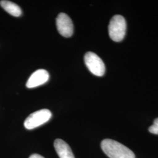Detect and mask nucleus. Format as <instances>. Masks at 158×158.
Segmentation results:
<instances>
[{"label": "nucleus", "instance_id": "obj_10", "mask_svg": "<svg viewBox=\"0 0 158 158\" xmlns=\"http://www.w3.org/2000/svg\"><path fill=\"white\" fill-rule=\"evenodd\" d=\"M29 158H44L42 156H41V155H38V154H32V155H31L30 156H29Z\"/></svg>", "mask_w": 158, "mask_h": 158}, {"label": "nucleus", "instance_id": "obj_2", "mask_svg": "<svg viewBox=\"0 0 158 158\" xmlns=\"http://www.w3.org/2000/svg\"><path fill=\"white\" fill-rule=\"evenodd\" d=\"M127 29V23L124 18L119 15H114L108 25V34L113 41L118 42L124 38Z\"/></svg>", "mask_w": 158, "mask_h": 158}, {"label": "nucleus", "instance_id": "obj_4", "mask_svg": "<svg viewBox=\"0 0 158 158\" xmlns=\"http://www.w3.org/2000/svg\"><path fill=\"white\" fill-rule=\"evenodd\" d=\"M84 60L87 68L91 73L98 77L104 74L106 72L105 64L102 59L96 53L91 52H87L85 54Z\"/></svg>", "mask_w": 158, "mask_h": 158}, {"label": "nucleus", "instance_id": "obj_8", "mask_svg": "<svg viewBox=\"0 0 158 158\" xmlns=\"http://www.w3.org/2000/svg\"><path fill=\"white\" fill-rule=\"evenodd\" d=\"M0 6L6 11L14 17H19L22 14L21 8L11 1L6 0L1 1Z\"/></svg>", "mask_w": 158, "mask_h": 158}, {"label": "nucleus", "instance_id": "obj_7", "mask_svg": "<svg viewBox=\"0 0 158 158\" xmlns=\"http://www.w3.org/2000/svg\"><path fill=\"white\" fill-rule=\"evenodd\" d=\"M54 147L59 158H74L70 147L62 139H56L54 142Z\"/></svg>", "mask_w": 158, "mask_h": 158}, {"label": "nucleus", "instance_id": "obj_9", "mask_svg": "<svg viewBox=\"0 0 158 158\" xmlns=\"http://www.w3.org/2000/svg\"><path fill=\"white\" fill-rule=\"evenodd\" d=\"M149 131L155 135H158V118L155 119L153 124L149 128Z\"/></svg>", "mask_w": 158, "mask_h": 158}, {"label": "nucleus", "instance_id": "obj_6", "mask_svg": "<svg viewBox=\"0 0 158 158\" xmlns=\"http://www.w3.org/2000/svg\"><path fill=\"white\" fill-rule=\"evenodd\" d=\"M49 79V73L45 69H39L35 71L29 77L27 87L29 89L35 88L46 83Z\"/></svg>", "mask_w": 158, "mask_h": 158}, {"label": "nucleus", "instance_id": "obj_3", "mask_svg": "<svg viewBox=\"0 0 158 158\" xmlns=\"http://www.w3.org/2000/svg\"><path fill=\"white\" fill-rule=\"evenodd\" d=\"M52 113L48 109H42L30 114L24 122V127L27 130H33L50 120Z\"/></svg>", "mask_w": 158, "mask_h": 158}, {"label": "nucleus", "instance_id": "obj_5", "mask_svg": "<svg viewBox=\"0 0 158 158\" xmlns=\"http://www.w3.org/2000/svg\"><path fill=\"white\" fill-rule=\"evenodd\" d=\"M56 27L58 32L63 37L69 38L73 34V23L67 14L60 13L57 17Z\"/></svg>", "mask_w": 158, "mask_h": 158}, {"label": "nucleus", "instance_id": "obj_1", "mask_svg": "<svg viewBox=\"0 0 158 158\" xmlns=\"http://www.w3.org/2000/svg\"><path fill=\"white\" fill-rule=\"evenodd\" d=\"M101 147L103 152L110 158H135V154L130 149L113 139H104Z\"/></svg>", "mask_w": 158, "mask_h": 158}]
</instances>
